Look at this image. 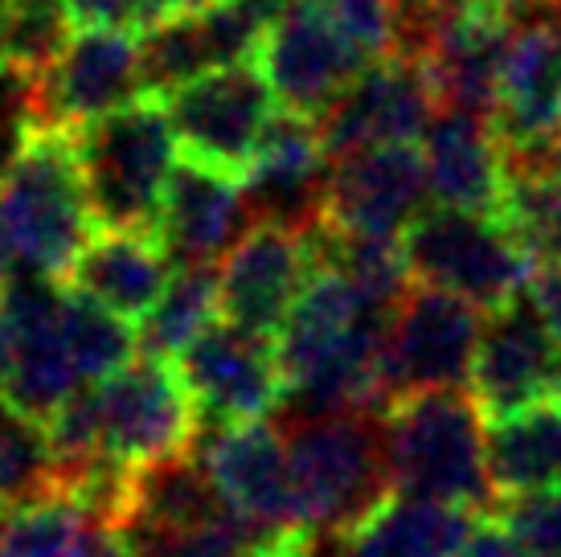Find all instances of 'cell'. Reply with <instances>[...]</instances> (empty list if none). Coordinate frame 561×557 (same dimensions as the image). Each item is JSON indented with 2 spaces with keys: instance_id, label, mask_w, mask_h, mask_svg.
Listing matches in <instances>:
<instances>
[{
  "instance_id": "obj_1",
  "label": "cell",
  "mask_w": 561,
  "mask_h": 557,
  "mask_svg": "<svg viewBox=\"0 0 561 557\" xmlns=\"http://www.w3.org/2000/svg\"><path fill=\"white\" fill-rule=\"evenodd\" d=\"M393 308H381L332 263H312L287 325L275 337L279 370L296 418L386 410L381 349Z\"/></svg>"
},
{
  "instance_id": "obj_2",
  "label": "cell",
  "mask_w": 561,
  "mask_h": 557,
  "mask_svg": "<svg viewBox=\"0 0 561 557\" xmlns=\"http://www.w3.org/2000/svg\"><path fill=\"white\" fill-rule=\"evenodd\" d=\"M0 230L25 271L66 283L99 230L70 132L25 127L16 152L0 169Z\"/></svg>"
},
{
  "instance_id": "obj_3",
  "label": "cell",
  "mask_w": 561,
  "mask_h": 557,
  "mask_svg": "<svg viewBox=\"0 0 561 557\" xmlns=\"http://www.w3.org/2000/svg\"><path fill=\"white\" fill-rule=\"evenodd\" d=\"M390 488L492 512L488 422L468 389H419L381 410Z\"/></svg>"
},
{
  "instance_id": "obj_4",
  "label": "cell",
  "mask_w": 561,
  "mask_h": 557,
  "mask_svg": "<svg viewBox=\"0 0 561 557\" xmlns=\"http://www.w3.org/2000/svg\"><path fill=\"white\" fill-rule=\"evenodd\" d=\"M70 136L99 230L157 234L160 202L176 169V132L164 94L140 91Z\"/></svg>"
},
{
  "instance_id": "obj_5",
  "label": "cell",
  "mask_w": 561,
  "mask_h": 557,
  "mask_svg": "<svg viewBox=\"0 0 561 557\" xmlns=\"http://www.w3.org/2000/svg\"><path fill=\"white\" fill-rule=\"evenodd\" d=\"M283 434H287L299 509L316 537L328 542L348 537L393 492L381 414L344 410V414L291 418Z\"/></svg>"
},
{
  "instance_id": "obj_6",
  "label": "cell",
  "mask_w": 561,
  "mask_h": 557,
  "mask_svg": "<svg viewBox=\"0 0 561 557\" xmlns=\"http://www.w3.org/2000/svg\"><path fill=\"white\" fill-rule=\"evenodd\" d=\"M402 259L410 283L438 287L476 304L480 311H496L529 287L537 259L520 247L508 221L496 214L471 209H422L402 234Z\"/></svg>"
},
{
  "instance_id": "obj_7",
  "label": "cell",
  "mask_w": 561,
  "mask_h": 557,
  "mask_svg": "<svg viewBox=\"0 0 561 557\" xmlns=\"http://www.w3.org/2000/svg\"><path fill=\"white\" fill-rule=\"evenodd\" d=\"M94 410L103 459L119 471L185 455L202 434V414L176 356H131L124 370L94 386Z\"/></svg>"
},
{
  "instance_id": "obj_8",
  "label": "cell",
  "mask_w": 561,
  "mask_h": 557,
  "mask_svg": "<svg viewBox=\"0 0 561 557\" xmlns=\"http://www.w3.org/2000/svg\"><path fill=\"white\" fill-rule=\"evenodd\" d=\"M0 398L33 422H46L87 386L66 344V283L33 271L9 278L0 292Z\"/></svg>"
},
{
  "instance_id": "obj_9",
  "label": "cell",
  "mask_w": 561,
  "mask_h": 557,
  "mask_svg": "<svg viewBox=\"0 0 561 557\" xmlns=\"http://www.w3.org/2000/svg\"><path fill=\"white\" fill-rule=\"evenodd\" d=\"M202 459L221 500L254 528L259 549H291L316 542L299 509L287 434L275 431L266 418L214 427Z\"/></svg>"
},
{
  "instance_id": "obj_10",
  "label": "cell",
  "mask_w": 561,
  "mask_h": 557,
  "mask_svg": "<svg viewBox=\"0 0 561 557\" xmlns=\"http://www.w3.org/2000/svg\"><path fill=\"white\" fill-rule=\"evenodd\" d=\"M369 62L374 58L341 30V21L320 0H291L266 21L254 46V66L275 91V103L316 124Z\"/></svg>"
},
{
  "instance_id": "obj_11",
  "label": "cell",
  "mask_w": 561,
  "mask_h": 557,
  "mask_svg": "<svg viewBox=\"0 0 561 557\" xmlns=\"http://www.w3.org/2000/svg\"><path fill=\"white\" fill-rule=\"evenodd\" d=\"M164 111L188 160L247 181L263 132L275 115V91L250 62H226L164 91Z\"/></svg>"
},
{
  "instance_id": "obj_12",
  "label": "cell",
  "mask_w": 561,
  "mask_h": 557,
  "mask_svg": "<svg viewBox=\"0 0 561 557\" xmlns=\"http://www.w3.org/2000/svg\"><path fill=\"white\" fill-rule=\"evenodd\" d=\"M480 308L438 287L414 283L398 299L381 349L386 406L419 389H463L480 344Z\"/></svg>"
},
{
  "instance_id": "obj_13",
  "label": "cell",
  "mask_w": 561,
  "mask_h": 557,
  "mask_svg": "<svg viewBox=\"0 0 561 557\" xmlns=\"http://www.w3.org/2000/svg\"><path fill=\"white\" fill-rule=\"evenodd\" d=\"M140 33L75 30L66 49L37 78H30V115L37 127L91 124L107 111L124 107L144 91Z\"/></svg>"
},
{
  "instance_id": "obj_14",
  "label": "cell",
  "mask_w": 561,
  "mask_h": 557,
  "mask_svg": "<svg viewBox=\"0 0 561 557\" xmlns=\"http://www.w3.org/2000/svg\"><path fill=\"white\" fill-rule=\"evenodd\" d=\"M312 230L254 217L247 234L221 254L218 299L230 325L275 341L312 275Z\"/></svg>"
},
{
  "instance_id": "obj_15",
  "label": "cell",
  "mask_w": 561,
  "mask_h": 557,
  "mask_svg": "<svg viewBox=\"0 0 561 557\" xmlns=\"http://www.w3.org/2000/svg\"><path fill=\"white\" fill-rule=\"evenodd\" d=\"M426 164L422 144H377L357 152L332 156L324 185V221L328 230L353 238H381L402 242L410 221L422 214Z\"/></svg>"
},
{
  "instance_id": "obj_16",
  "label": "cell",
  "mask_w": 561,
  "mask_h": 557,
  "mask_svg": "<svg viewBox=\"0 0 561 557\" xmlns=\"http://www.w3.org/2000/svg\"><path fill=\"white\" fill-rule=\"evenodd\" d=\"M438 115V91L426 62L386 54L357 75V82L320 120L328 156L377 148V144H422Z\"/></svg>"
},
{
  "instance_id": "obj_17",
  "label": "cell",
  "mask_w": 561,
  "mask_h": 557,
  "mask_svg": "<svg viewBox=\"0 0 561 557\" xmlns=\"http://www.w3.org/2000/svg\"><path fill=\"white\" fill-rule=\"evenodd\" d=\"M176 365L185 373V386L197 402L202 427L254 422L287 398L275 341L254 337L230 320L205 328L202 337L176 356Z\"/></svg>"
},
{
  "instance_id": "obj_18",
  "label": "cell",
  "mask_w": 561,
  "mask_h": 557,
  "mask_svg": "<svg viewBox=\"0 0 561 557\" xmlns=\"http://www.w3.org/2000/svg\"><path fill=\"white\" fill-rule=\"evenodd\" d=\"M561 382V344L525 292L488 311L471 361V398L483 422L549 398Z\"/></svg>"
},
{
  "instance_id": "obj_19",
  "label": "cell",
  "mask_w": 561,
  "mask_h": 557,
  "mask_svg": "<svg viewBox=\"0 0 561 557\" xmlns=\"http://www.w3.org/2000/svg\"><path fill=\"white\" fill-rule=\"evenodd\" d=\"M332 156L320 124L279 107L263 132L259 156L247 172V202L254 217L316 230L324 221V185Z\"/></svg>"
},
{
  "instance_id": "obj_20",
  "label": "cell",
  "mask_w": 561,
  "mask_h": 557,
  "mask_svg": "<svg viewBox=\"0 0 561 557\" xmlns=\"http://www.w3.org/2000/svg\"><path fill=\"white\" fill-rule=\"evenodd\" d=\"M492 127L508 156H537L561 132V21L513 33L500 66Z\"/></svg>"
},
{
  "instance_id": "obj_21",
  "label": "cell",
  "mask_w": 561,
  "mask_h": 557,
  "mask_svg": "<svg viewBox=\"0 0 561 557\" xmlns=\"http://www.w3.org/2000/svg\"><path fill=\"white\" fill-rule=\"evenodd\" d=\"M422 164H426V189L435 205L500 217L513 160L500 144L492 120L438 107L422 136Z\"/></svg>"
},
{
  "instance_id": "obj_22",
  "label": "cell",
  "mask_w": 561,
  "mask_h": 557,
  "mask_svg": "<svg viewBox=\"0 0 561 557\" xmlns=\"http://www.w3.org/2000/svg\"><path fill=\"white\" fill-rule=\"evenodd\" d=\"M254 221L247 181L197 160H181L160 202L157 234L176 263H218Z\"/></svg>"
},
{
  "instance_id": "obj_23",
  "label": "cell",
  "mask_w": 561,
  "mask_h": 557,
  "mask_svg": "<svg viewBox=\"0 0 561 557\" xmlns=\"http://www.w3.org/2000/svg\"><path fill=\"white\" fill-rule=\"evenodd\" d=\"M508 42H513L508 13L459 0V9L443 21L435 46L426 54V70L435 78L438 107L471 111V115L492 120L500 66H504Z\"/></svg>"
},
{
  "instance_id": "obj_24",
  "label": "cell",
  "mask_w": 561,
  "mask_h": 557,
  "mask_svg": "<svg viewBox=\"0 0 561 557\" xmlns=\"http://www.w3.org/2000/svg\"><path fill=\"white\" fill-rule=\"evenodd\" d=\"M172 278V254L160 234L148 230H94L70 266L66 287L115 311L127 325H144Z\"/></svg>"
},
{
  "instance_id": "obj_25",
  "label": "cell",
  "mask_w": 561,
  "mask_h": 557,
  "mask_svg": "<svg viewBox=\"0 0 561 557\" xmlns=\"http://www.w3.org/2000/svg\"><path fill=\"white\" fill-rule=\"evenodd\" d=\"M483 512L390 492L348 537V557H459Z\"/></svg>"
},
{
  "instance_id": "obj_26",
  "label": "cell",
  "mask_w": 561,
  "mask_h": 557,
  "mask_svg": "<svg viewBox=\"0 0 561 557\" xmlns=\"http://www.w3.org/2000/svg\"><path fill=\"white\" fill-rule=\"evenodd\" d=\"M488 476L496 500L561 484V382L541 402L488 422Z\"/></svg>"
},
{
  "instance_id": "obj_27",
  "label": "cell",
  "mask_w": 561,
  "mask_h": 557,
  "mask_svg": "<svg viewBox=\"0 0 561 557\" xmlns=\"http://www.w3.org/2000/svg\"><path fill=\"white\" fill-rule=\"evenodd\" d=\"M218 271L209 263H176L157 308L144 316L140 349L160 356H181L209 325H218Z\"/></svg>"
},
{
  "instance_id": "obj_28",
  "label": "cell",
  "mask_w": 561,
  "mask_h": 557,
  "mask_svg": "<svg viewBox=\"0 0 561 557\" xmlns=\"http://www.w3.org/2000/svg\"><path fill=\"white\" fill-rule=\"evenodd\" d=\"M99 521L75 492H42L0 509V557H70Z\"/></svg>"
},
{
  "instance_id": "obj_29",
  "label": "cell",
  "mask_w": 561,
  "mask_h": 557,
  "mask_svg": "<svg viewBox=\"0 0 561 557\" xmlns=\"http://www.w3.org/2000/svg\"><path fill=\"white\" fill-rule=\"evenodd\" d=\"M508 160L513 172L500 217L537 263L561 266V185L541 169L537 156H508Z\"/></svg>"
},
{
  "instance_id": "obj_30",
  "label": "cell",
  "mask_w": 561,
  "mask_h": 557,
  "mask_svg": "<svg viewBox=\"0 0 561 557\" xmlns=\"http://www.w3.org/2000/svg\"><path fill=\"white\" fill-rule=\"evenodd\" d=\"M127 557H247L259 549L254 528L230 504L188 525H119Z\"/></svg>"
},
{
  "instance_id": "obj_31",
  "label": "cell",
  "mask_w": 561,
  "mask_h": 557,
  "mask_svg": "<svg viewBox=\"0 0 561 557\" xmlns=\"http://www.w3.org/2000/svg\"><path fill=\"white\" fill-rule=\"evenodd\" d=\"M66 344L75 353L82 382L99 386L136 356L140 332H136V325L119 320L115 311L99 308L94 299L66 287Z\"/></svg>"
},
{
  "instance_id": "obj_32",
  "label": "cell",
  "mask_w": 561,
  "mask_h": 557,
  "mask_svg": "<svg viewBox=\"0 0 561 557\" xmlns=\"http://www.w3.org/2000/svg\"><path fill=\"white\" fill-rule=\"evenodd\" d=\"M70 33L75 25L66 13V0H4L0 66L37 78L66 49Z\"/></svg>"
},
{
  "instance_id": "obj_33",
  "label": "cell",
  "mask_w": 561,
  "mask_h": 557,
  "mask_svg": "<svg viewBox=\"0 0 561 557\" xmlns=\"http://www.w3.org/2000/svg\"><path fill=\"white\" fill-rule=\"evenodd\" d=\"M54 488H58V476H54V455H49L42 422L16 414L0 398V509Z\"/></svg>"
},
{
  "instance_id": "obj_34",
  "label": "cell",
  "mask_w": 561,
  "mask_h": 557,
  "mask_svg": "<svg viewBox=\"0 0 561 557\" xmlns=\"http://www.w3.org/2000/svg\"><path fill=\"white\" fill-rule=\"evenodd\" d=\"M492 516L508 528L525 557H561V484L500 496Z\"/></svg>"
},
{
  "instance_id": "obj_35",
  "label": "cell",
  "mask_w": 561,
  "mask_h": 557,
  "mask_svg": "<svg viewBox=\"0 0 561 557\" xmlns=\"http://www.w3.org/2000/svg\"><path fill=\"white\" fill-rule=\"evenodd\" d=\"M66 13L75 30H119L144 37L164 25L157 0H66Z\"/></svg>"
},
{
  "instance_id": "obj_36",
  "label": "cell",
  "mask_w": 561,
  "mask_h": 557,
  "mask_svg": "<svg viewBox=\"0 0 561 557\" xmlns=\"http://www.w3.org/2000/svg\"><path fill=\"white\" fill-rule=\"evenodd\" d=\"M369 58L393 54V0H320Z\"/></svg>"
},
{
  "instance_id": "obj_37",
  "label": "cell",
  "mask_w": 561,
  "mask_h": 557,
  "mask_svg": "<svg viewBox=\"0 0 561 557\" xmlns=\"http://www.w3.org/2000/svg\"><path fill=\"white\" fill-rule=\"evenodd\" d=\"M525 295L533 299V308L541 311V320H546V328L553 332V341L561 344V266L537 263Z\"/></svg>"
},
{
  "instance_id": "obj_38",
  "label": "cell",
  "mask_w": 561,
  "mask_h": 557,
  "mask_svg": "<svg viewBox=\"0 0 561 557\" xmlns=\"http://www.w3.org/2000/svg\"><path fill=\"white\" fill-rule=\"evenodd\" d=\"M459 557H525V554L508 537V528L500 525L492 512H483L480 521H476V528H471L468 545L459 549Z\"/></svg>"
},
{
  "instance_id": "obj_39",
  "label": "cell",
  "mask_w": 561,
  "mask_h": 557,
  "mask_svg": "<svg viewBox=\"0 0 561 557\" xmlns=\"http://www.w3.org/2000/svg\"><path fill=\"white\" fill-rule=\"evenodd\" d=\"M70 557H127L124 533L115 521H91Z\"/></svg>"
},
{
  "instance_id": "obj_40",
  "label": "cell",
  "mask_w": 561,
  "mask_h": 557,
  "mask_svg": "<svg viewBox=\"0 0 561 557\" xmlns=\"http://www.w3.org/2000/svg\"><path fill=\"white\" fill-rule=\"evenodd\" d=\"M164 21H176V16H197V13H209V9H218L221 0H157Z\"/></svg>"
},
{
  "instance_id": "obj_41",
  "label": "cell",
  "mask_w": 561,
  "mask_h": 557,
  "mask_svg": "<svg viewBox=\"0 0 561 557\" xmlns=\"http://www.w3.org/2000/svg\"><path fill=\"white\" fill-rule=\"evenodd\" d=\"M328 537H316L308 545H291V549H250L247 557H328ZM341 545V542H336Z\"/></svg>"
},
{
  "instance_id": "obj_42",
  "label": "cell",
  "mask_w": 561,
  "mask_h": 557,
  "mask_svg": "<svg viewBox=\"0 0 561 557\" xmlns=\"http://www.w3.org/2000/svg\"><path fill=\"white\" fill-rule=\"evenodd\" d=\"M537 160H541V169H546L549 177H553V181L561 185V132H558V139L549 144L546 152H537Z\"/></svg>"
},
{
  "instance_id": "obj_43",
  "label": "cell",
  "mask_w": 561,
  "mask_h": 557,
  "mask_svg": "<svg viewBox=\"0 0 561 557\" xmlns=\"http://www.w3.org/2000/svg\"><path fill=\"white\" fill-rule=\"evenodd\" d=\"M9 278H13V250L4 242V230H0V292L9 287Z\"/></svg>"
},
{
  "instance_id": "obj_44",
  "label": "cell",
  "mask_w": 561,
  "mask_h": 557,
  "mask_svg": "<svg viewBox=\"0 0 561 557\" xmlns=\"http://www.w3.org/2000/svg\"><path fill=\"white\" fill-rule=\"evenodd\" d=\"M471 4H488V9H496V13L513 16L516 9H525V4H533V0H471Z\"/></svg>"
},
{
  "instance_id": "obj_45",
  "label": "cell",
  "mask_w": 561,
  "mask_h": 557,
  "mask_svg": "<svg viewBox=\"0 0 561 557\" xmlns=\"http://www.w3.org/2000/svg\"><path fill=\"white\" fill-rule=\"evenodd\" d=\"M0 42H4V0H0Z\"/></svg>"
},
{
  "instance_id": "obj_46",
  "label": "cell",
  "mask_w": 561,
  "mask_h": 557,
  "mask_svg": "<svg viewBox=\"0 0 561 557\" xmlns=\"http://www.w3.org/2000/svg\"><path fill=\"white\" fill-rule=\"evenodd\" d=\"M332 557H348V554H344V545H336V549H332Z\"/></svg>"
},
{
  "instance_id": "obj_47",
  "label": "cell",
  "mask_w": 561,
  "mask_h": 557,
  "mask_svg": "<svg viewBox=\"0 0 561 557\" xmlns=\"http://www.w3.org/2000/svg\"><path fill=\"white\" fill-rule=\"evenodd\" d=\"M0 386H4V361H0Z\"/></svg>"
},
{
  "instance_id": "obj_48",
  "label": "cell",
  "mask_w": 561,
  "mask_h": 557,
  "mask_svg": "<svg viewBox=\"0 0 561 557\" xmlns=\"http://www.w3.org/2000/svg\"><path fill=\"white\" fill-rule=\"evenodd\" d=\"M553 4H558V9H561V0H553Z\"/></svg>"
}]
</instances>
